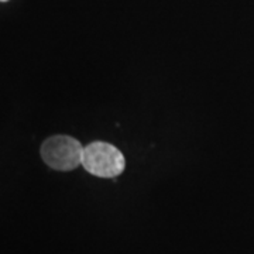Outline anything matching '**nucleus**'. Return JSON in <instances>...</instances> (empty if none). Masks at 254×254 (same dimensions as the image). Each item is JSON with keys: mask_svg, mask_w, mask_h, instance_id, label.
I'll return each instance as SVG.
<instances>
[{"mask_svg": "<svg viewBox=\"0 0 254 254\" xmlns=\"http://www.w3.org/2000/svg\"><path fill=\"white\" fill-rule=\"evenodd\" d=\"M0 1H7V0H0Z\"/></svg>", "mask_w": 254, "mask_h": 254, "instance_id": "nucleus-3", "label": "nucleus"}, {"mask_svg": "<svg viewBox=\"0 0 254 254\" xmlns=\"http://www.w3.org/2000/svg\"><path fill=\"white\" fill-rule=\"evenodd\" d=\"M82 144L73 137L54 136L47 138L41 145L43 161L57 171H71L82 165Z\"/></svg>", "mask_w": 254, "mask_h": 254, "instance_id": "nucleus-2", "label": "nucleus"}, {"mask_svg": "<svg viewBox=\"0 0 254 254\" xmlns=\"http://www.w3.org/2000/svg\"><path fill=\"white\" fill-rule=\"evenodd\" d=\"M83 168L99 178H115L125 171V157L115 145L95 141L83 148Z\"/></svg>", "mask_w": 254, "mask_h": 254, "instance_id": "nucleus-1", "label": "nucleus"}]
</instances>
